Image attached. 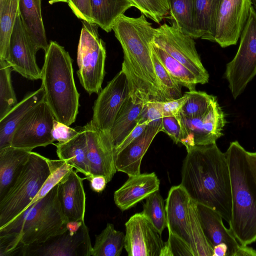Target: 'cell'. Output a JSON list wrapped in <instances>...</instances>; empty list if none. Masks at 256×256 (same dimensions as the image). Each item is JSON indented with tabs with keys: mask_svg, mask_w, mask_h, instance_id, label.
I'll return each mask as SVG.
<instances>
[{
	"mask_svg": "<svg viewBox=\"0 0 256 256\" xmlns=\"http://www.w3.org/2000/svg\"><path fill=\"white\" fill-rule=\"evenodd\" d=\"M180 184L196 202L218 213L228 224L232 218L231 182L226 153L216 142L186 150Z\"/></svg>",
	"mask_w": 256,
	"mask_h": 256,
	"instance_id": "6da1fadb",
	"label": "cell"
},
{
	"mask_svg": "<svg viewBox=\"0 0 256 256\" xmlns=\"http://www.w3.org/2000/svg\"><path fill=\"white\" fill-rule=\"evenodd\" d=\"M112 30L123 50L122 68L127 73L132 98L144 104L166 101L152 56L156 28L142 14L138 18L124 14L116 20Z\"/></svg>",
	"mask_w": 256,
	"mask_h": 256,
	"instance_id": "7a4b0ae2",
	"label": "cell"
},
{
	"mask_svg": "<svg viewBox=\"0 0 256 256\" xmlns=\"http://www.w3.org/2000/svg\"><path fill=\"white\" fill-rule=\"evenodd\" d=\"M58 186L0 228V256L12 254L22 246L44 244L67 230L68 220L59 201Z\"/></svg>",
	"mask_w": 256,
	"mask_h": 256,
	"instance_id": "3957f363",
	"label": "cell"
},
{
	"mask_svg": "<svg viewBox=\"0 0 256 256\" xmlns=\"http://www.w3.org/2000/svg\"><path fill=\"white\" fill-rule=\"evenodd\" d=\"M246 152L236 140L230 143L225 152L232 190L230 229L243 246L256 241V182L249 168Z\"/></svg>",
	"mask_w": 256,
	"mask_h": 256,
	"instance_id": "277c9868",
	"label": "cell"
},
{
	"mask_svg": "<svg viewBox=\"0 0 256 256\" xmlns=\"http://www.w3.org/2000/svg\"><path fill=\"white\" fill-rule=\"evenodd\" d=\"M41 80L44 100L55 119L70 126L78 112L80 94L74 80L72 60L56 42L50 41L45 52Z\"/></svg>",
	"mask_w": 256,
	"mask_h": 256,
	"instance_id": "5b68a950",
	"label": "cell"
},
{
	"mask_svg": "<svg viewBox=\"0 0 256 256\" xmlns=\"http://www.w3.org/2000/svg\"><path fill=\"white\" fill-rule=\"evenodd\" d=\"M50 173L47 158L31 152L19 176L0 200V228L12 220L31 204Z\"/></svg>",
	"mask_w": 256,
	"mask_h": 256,
	"instance_id": "8992f818",
	"label": "cell"
},
{
	"mask_svg": "<svg viewBox=\"0 0 256 256\" xmlns=\"http://www.w3.org/2000/svg\"><path fill=\"white\" fill-rule=\"evenodd\" d=\"M77 52L78 76L90 94H98L105 75L106 50L100 38L98 25L82 20Z\"/></svg>",
	"mask_w": 256,
	"mask_h": 256,
	"instance_id": "52a82bcc",
	"label": "cell"
},
{
	"mask_svg": "<svg viewBox=\"0 0 256 256\" xmlns=\"http://www.w3.org/2000/svg\"><path fill=\"white\" fill-rule=\"evenodd\" d=\"M256 75V12L252 6L240 35V44L234 58L227 64L225 76L236 99Z\"/></svg>",
	"mask_w": 256,
	"mask_h": 256,
	"instance_id": "ba28073f",
	"label": "cell"
},
{
	"mask_svg": "<svg viewBox=\"0 0 256 256\" xmlns=\"http://www.w3.org/2000/svg\"><path fill=\"white\" fill-rule=\"evenodd\" d=\"M152 43L191 71L198 84L208 82L209 74L196 51L194 38L174 25L164 24L156 28Z\"/></svg>",
	"mask_w": 256,
	"mask_h": 256,
	"instance_id": "9c48e42d",
	"label": "cell"
},
{
	"mask_svg": "<svg viewBox=\"0 0 256 256\" xmlns=\"http://www.w3.org/2000/svg\"><path fill=\"white\" fill-rule=\"evenodd\" d=\"M178 116L181 125L180 143L186 150L194 146L216 143L223 135L226 117L216 97L202 114L190 118Z\"/></svg>",
	"mask_w": 256,
	"mask_h": 256,
	"instance_id": "30bf717a",
	"label": "cell"
},
{
	"mask_svg": "<svg viewBox=\"0 0 256 256\" xmlns=\"http://www.w3.org/2000/svg\"><path fill=\"white\" fill-rule=\"evenodd\" d=\"M54 116L45 100L23 118L16 129L11 146L32 151L34 148L53 144L52 136Z\"/></svg>",
	"mask_w": 256,
	"mask_h": 256,
	"instance_id": "8fae6325",
	"label": "cell"
},
{
	"mask_svg": "<svg viewBox=\"0 0 256 256\" xmlns=\"http://www.w3.org/2000/svg\"><path fill=\"white\" fill-rule=\"evenodd\" d=\"M252 6L250 0H222L212 31L206 40L222 48L236 44Z\"/></svg>",
	"mask_w": 256,
	"mask_h": 256,
	"instance_id": "7c38bea8",
	"label": "cell"
},
{
	"mask_svg": "<svg viewBox=\"0 0 256 256\" xmlns=\"http://www.w3.org/2000/svg\"><path fill=\"white\" fill-rule=\"evenodd\" d=\"M130 94L126 72L122 68L98 94L91 122L98 128L109 131L122 104Z\"/></svg>",
	"mask_w": 256,
	"mask_h": 256,
	"instance_id": "4fadbf2b",
	"label": "cell"
},
{
	"mask_svg": "<svg viewBox=\"0 0 256 256\" xmlns=\"http://www.w3.org/2000/svg\"><path fill=\"white\" fill-rule=\"evenodd\" d=\"M36 52L18 12L10 35L5 60L13 70L25 78L30 80L41 79L42 69L36 63Z\"/></svg>",
	"mask_w": 256,
	"mask_h": 256,
	"instance_id": "5bb4252c",
	"label": "cell"
},
{
	"mask_svg": "<svg viewBox=\"0 0 256 256\" xmlns=\"http://www.w3.org/2000/svg\"><path fill=\"white\" fill-rule=\"evenodd\" d=\"M125 226L124 248L128 256H160L165 242L145 214H134Z\"/></svg>",
	"mask_w": 256,
	"mask_h": 256,
	"instance_id": "9a60e30c",
	"label": "cell"
},
{
	"mask_svg": "<svg viewBox=\"0 0 256 256\" xmlns=\"http://www.w3.org/2000/svg\"><path fill=\"white\" fill-rule=\"evenodd\" d=\"M83 127L86 137L87 158L90 175L103 176L108 182L117 171L114 146L110 132L100 130L91 120Z\"/></svg>",
	"mask_w": 256,
	"mask_h": 256,
	"instance_id": "2e32d148",
	"label": "cell"
},
{
	"mask_svg": "<svg viewBox=\"0 0 256 256\" xmlns=\"http://www.w3.org/2000/svg\"><path fill=\"white\" fill-rule=\"evenodd\" d=\"M200 222L206 238L213 248L220 244L228 246L226 256H256V250L242 245L231 231L226 228L221 216L213 209L196 202Z\"/></svg>",
	"mask_w": 256,
	"mask_h": 256,
	"instance_id": "e0dca14e",
	"label": "cell"
},
{
	"mask_svg": "<svg viewBox=\"0 0 256 256\" xmlns=\"http://www.w3.org/2000/svg\"><path fill=\"white\" fill-rule=\"evenodd\" d=\"M34 255L44 256H91L92 246L88 228L84 222L74 234L67 230L46 242L37 245Z\"/></svg>",
	"mask_w": 256,
	"mask_h": 256,
	"instance_id": "ac0fdd59",
	"label": "cell"
},
{
	"mask_svg": "<svg viewBox=\"0 0 256 256\" xmlns=\"http://www.w3.org/2000/svg\"><path fill=\"white\" fill-rule=\"evenodd\" d=\"M190 199L180 184L172 186L166 199V212L168 233L180 238L191 248L188 216Z\"/></svg>",
	"mask_w": 256,
	"mask_h": 256,
	"instance_id": "d6986e66",
	"label": "cell"
},
{
	"mask_svg": "<svg viewBox=\"0 0 256 256\" xmlns=\"http://www.w3.org/2000/svg\"><path fill=\"white\" fill-rule=\"evenodd\" d=\"M162 120L150 122L138 138L116 154L117 171L124 172L128 176L140 174L142 158L156 136L162 132Z\"/></svg>",
	"mask_w": 256,
	"mask_h": 256,
	"instance_id": "ffe728a7",
	"label": "cell"
},
{
	"mask_svg": "<svg viewBox=\"0 0 256 256\" xmlns=\"http://www.w3.org/2000/svg\"><path fill=\"white\" fill-rule=\"evenodd\" d=\"M160 184V181L154 172L130 176L114 192V203L121 210H127L159 190Z\"/></svg>",
	"mask_w": 256,
	"mask_h": 256,
	"instance_id": "44dd1931",
	"label": "cell"
},
{
	"mask_svg": "<svg viewBox=\"0 0 256 256\" xmlns=\"http://www.w3.org/2000/svg\"><path fill=\"white\" fill-rule=\"evenodd\" d=\"M74 170L58 184V196L68 221H84L86 212V194L83 181Z\"/></svg>",
	"mask_w": 256,
	"mask_h": 256,
	"instance_id": "7402d4cb",
	"label": "cell"
},
{
	"mask_svg": "<svg viewBox=\"0 0 256 256\" xmlns=\"http://www.w3.org/2000/svg\"><path fill=\"white\" fill-rule=\"evenodd\" d=\"M43 87L27 94L20 102L0 119V149L11 146L16 129L26 114L36 105L44 100Z\"/></svg>",
	"mask_w": 256,
	"mask_h": 256,
	"instance_id": "603a6c76",
	"label": "cell"
},
{
	"mask_svg": "<svg viewBox=\"0 0 256 256\" xmlns=\"http://www.w3.org/2000/svg\"><path fill=\"white\" fill-rule=\"evenodd\" d=\"M31 152L12 146L0 149V200L19 176Z\"/></svg>",
	"mask_w": 256,
	"mask_h": 256,
	"instance_id": "cb8c5ba5",
	"label": "cell"
},
{
	"mask_svg": "<svg viewBox=\"0 0 256 256\" xmlns=\"http://www.w3.org/2000/svg\"><path fill=\"white\" fill-rule=\"evenodd\" d=\"M18 12L36 50L46 52L49 44L42 22L41 0H19Z\"/></svg>",
	"mask_w": 256,
	"mask_h": 256,
	"instance_id": "d4e9b609",
	"label": "cell"
},
{
	"mask_svg": "<svg viewBox=\"0 0 256 256\" xmlns=\"http://www.w3.org/2000/svg\"><path fill=\"white\" fill-rule=\"evenodd\" d=\"M59 159L64 160L84 174L86 179L90 176L87 158V142L84 127L69 140L54 144Z\"/></svg>",
	"mask_w": 256,
	"mask_h": 256,
	"instance_id": "484cf974",
	"label": "cell"
},
{
	"mask_svg": "<svg viewBox=\"0 0 256 256\" xmlns=\"http://www.w3.org/2000/svg\"><path fill=\"white\" fill-rule=\"evenodd\" d=\"M145 104L134 100L130 94L120 109L109 130L114 148L138 124V120Z\"/></svg>",
	"mask_w": 256,
	"mask_h": 256,
	"instance_id": "4316f807",
	"label": "cell"
},
{
	"mask_svg": "<svg viewBox=\"0 0 256 256\" xmlns=\"http://www.w3.org/2000/svg\"><path fill=\"white\" fill-rule=\"evenodd\" d=\"M92 18L106 32L112 30L116 20L132 6L131 0H90Z\"/></svg>",
	"mask_w": 256,
	"mask_h": 256,
	"instance_id": "83f0119b",
	"label": "cell"
},
{
	"mask_svg": "<svg viewBox=\"0 0 256 256\" xmlns=\"http://www.w3.org/2000/svg\"><path fill=\"white\" fill-rule=\"evenodd\" d=\"M125 235L108 223L100 234L96 236L91 256H120L124 248Z\"/></svg>",
	"mask_w": 256,
	"mask_h": 256,
	"instance_id": "f1b7e54d",
	"label": "cell"
},
{
	"mask_svg": "<svg viewBox=\"0 0 256 256\" xmlns=\"http://www.w3.org/2000/svg\"><path fill=\"white\" fill-rule=\"evenodd\" d=\"M222 0H194V28L197 38L206 40L213 28Z\"/></svg>",
	"mask_w": 256,
	"mask_h": 256,
	"instance_id": "f546056e",
	"label": "cell"
},
{
	"mask_svg": "<svg viewBox=\"0 0 256 256\" xmlns=\"http://www.w3.org/2000/svg\"><path fill=\"white\" fill-rule=\"evenodd\" d=\"M172 25L185 34L197 38L194 28V0H169Z\"/></svg>",
	"mask_w": 256,
	"mask_h": 256,
	"instance_id": "4dcf8cb0",
	"label": "cell"
},
{
	"mask_svg": "<svg viewBox=\"0 0 256 256\" xmlns=\"http://www.w3.org/2000/svg\"><path fill=\"white\" fill-rule=\"evenodd\" d=\"M152 47L160 61L178 84L190 91L196 90L198 82L191 71L153 43Z\"/></svg>",
	"mask_w": 256,
	"mask_h": 256,
	"instance_id": "1f68e13d",
	"label": "cell"
},
{
	"mask_svg": "<svg viewBox=\"0 0 256 256\" xmlns=\"http://www.w3.org/2000/svg\"><path fill=\"white\" fill-rule=\"evenodd\" d=\"M188 216L191 248L194 256H212L213 249L208 244L202 228L196 202L192 198L189 205Z\"/></svg>",
	"mask_w": 256,
	"mask_h": 256,
	"instance_id": "d6a6232c",
	"label": "cell"
},
{
	"mask_svg": "<svg viewBox=\"0 0 256 256\" xmlns=\"http://www.w3.org/2000/svg\"><path fill=\"white\" fill-rule=\"evenodd\" d=\"M19 0H7L0 9V60H5L10 39L18 12Z\"/></svg>",
	"mask_w": 256,
	"mask_h": 256,
	"instance_id": "836d02e7",
	"label": "cell"
},
{
	"mask_svg": "<svg viewBox=\"0 0 256 256\" xmlns=\"http://www.w3.org/2000/svg\"><path fill=\"white\" fill-rule=\"evenodd\" d=\"M12 70L5 60H0V119L18 104L12 82Z\"/></svg>",
	"mask_w": 256,
	"mask_h": 256,
	"instance_id": "e575fe53",
	"label": "cell"
},
{
	"mask_svg": "<svg viewBox=\"0 0 256 256\" xmlns=\"http://www.w3.org/2000/svg\"><path fill=\"white\" fill-rule=\"evenodd\" d=\"M152 222L154 226L162 235L167 227V220L164 200L158 190L146 198L142 212Z\"/></svg>",
	"mask_w": 256,
	"mask_h": 256,
	"instance_id": "d590c367",
	"label": "cell"
},
{
	"mask_svg": "<svg viewBox=\"0 0 256 256\" xmlns=\"http://www.w3.org/2000/svg\"><path fill=\"white\" fill-rule=\"evenodd\" d=\"M50 173L36 196L31 204L44 198L52 189L66 178L74 168L62 160H50L47 158Z\"/></svg>",
	"mask_w": 256,
	"mask_h": 256,
	"instance_id": "8d00e7d4",
	"label": "cell"
},
{
	"mask_svg": "<svg viewBox=\"0 0 256 256\" xmlns=\"http://www.w3.org/2000/svg\"><path fill=\"white\" fill-rule=\"evenodd\" d=\"M155 72L166 101L182 96L181 86L172 77L160 61L152 47Z\"/></svg>",
	"mask_w": 256,
	"mask_h": 256,
	"instance_id": "74e56055",
	"label": "cell"
},
{
	"mask_svg": "<svg viewBox=\"0 0 256 256\" xmlns=\"http://www.w3.org/2000/svg\"><path fill=\"white\" fill-rule=\"evenodd\" d=\"M188 98L180 114L186 118H194L204 114L216 96L196 90L186 92Z\"/></svg>",
	"mask_w": 256,
	"mask_h": 256,
	"instance_id": "f35d334b",
	"label": "cell"
},
{
	"mask_svg": "<svg viewBox=\"0 0 256 256\" xmlns=\"http://www.w3.org/2000/svg\"><path fill=\"white\" fill-rule=\"evenodd\" d=\"M141 13L160 24L170 14L169 0H131Z\"/></svg>",
	"mask_w": 256,
	"mask_h": 256,
	"instance_id": "ab89813d",
	"label": "cell"
},
{
	"mask_svg": "<svg viewBox=\"0 0 256 256\" xmlns=\"http://www.w3.org/2000/svg\"><path fill=\"white\" fill-rule=\"evenodd\" d=\"M194 256L190 246L184 241L172 234L168 233L167 242L162 249L160 256Z\"/></svg>",
	"mask_w": 256,
	"mask_h": 256,
	"instance_id": "60d3db41",
	"label": "cell"
},
{
	"mask_svg": "<svg viewBox=\"0 0 256 256\" xmlns=\"http://www.w3.org/2000/svg\"><path fill=\"white\" fill-rule=\"evenodd\" d=\"M162 112L160 102L150 101L145 104L138 118V124L146 123L148 124L152 121L162 120Z\"/></svg>",
	"mask_w": 256,
	"mask_h": 256,
	"instance_id": "b9f144b4",
	"label": "cell"
},
{
	"mask_svg": "<svg viewBox=\"0 0 256 256\" xmlns=\"http://www.w3.org/2000/svg\"><path fill=\"white\" fill-rule=\"evenodd\" d=\"M177 144L180 142L181 125L178 116H166L162 118V130Z\"/></svg>",
	"mask_w": 256,
	"mask_h": 256,
	"instance_id": "7bdbcfd3",
	"label": "cell"
},
{
	"mask_svg": "<svg viewBox=\"0 0 256 256\" xmlns=\"http://www.w3.org/2000/svg\"><path fill=\"white\" fill-rule=\"evenodd\" d=\"M68 4L79 19L93 24L92 18L90 0H67Z\"/></svg>",
	"mask_w": 256,
	"mask_h": 256,
	"instance_id": "ee69618b",
	"label": "cell"
},
{
	"mask_svg": "<svg viewBox=\"0 0 256 256\" xmlns=\"http://www.w3.org/2000/svg\"><path fill=\"white\" fill-rule=\"evenodd\" d=\"M78 132V130H77L70 128L69 126L55 119L52 131V136L54 142L58 141L59 142H62L69 140L76 136Z\"/></svg>",
	"mask_w": 256,
	"mask_h": 256,
	"instance_id": "f6af8a7d",
	"label": "cell"
},
{
	"mask_svg": "<svg viewBox=\"0 0 256 256\" xmlns=\"http://www.w3.org/2000/svg\"><path fill=\"white\" fill-rule=\"evenodd\" d=\"M188 98L185 92L182 97L164 102H160L163 117L166 116H178Z\"/></svg>",
	"mask_w": 256,
	"mask_h": 256,
	"instance_id": "bcb514c9",
	"label": "cell"
},
{
	"mask_svg": "<svg viewBox=\"0 0 256 256\" xmlns=\"http://www.w3.org/2000/svg\"><path fill=\"white\" fill-rule=\"evenodd\" d=\"M148 124H138L122 142L114 148L115 156L138 138L145 130Z\"/></svg>",
	"mask_w": 256,
	"mask_h": 256,
	"instance_id": "7dc6e473",
	"label": "cell"
},
{
	"mask_svg": "<svg viewBox=\"0 0 256 256\" xmlns=\"http://www.w3.org/2000/svg\"><path fill=\"white\" fill-rule=\"evenodd\" d=\"M87 180L90 181L91 189L98 193L102 192L108 183L106 178L102 175L91 176Z\"/></svg>",
	"mask_w": 256,
	"mask_h": 256,
	"instance_id": "c3c4849f",
	"label": "cell"
},
{
	"mask_svg": "<svg viewBox=\"0 0 256 256\" xmlns=\"http://www.w3.org/2000/svg\"><path fill=\"white\" fill-rule=\"evenodd\" d=\"M246 158L250 169L256 182V152H246Z\"/></svg>",
	"mask_w": 256,
	"mask_h": 256,
	"instance_id": "681fc988",
	"label": "cell"
},
{
	"mask_svg": "<svg viewBox=\"0 0 256 256\" xmlns=\"http://www.w3.org/2000/svg\"><path fill=\"white\" fill-rule=\"evenodd\" d=\"M84 222V221L72 220L68 221L67 225V230L71 234H74L77 232Z\"/></svg>",
	"mask_w": 256,
	"mask_h": 256,
	"instance_id": "f907efd6",
	"label": "cell"
},
{
	"mask_svg": "<svg viewBox=\"0 0 256 256\" xmlns=\"http://www.w3.org/2000/svg\"><path fill=\"white\" fill-rule=\"evenodd\" d=\"M228 246L224 244H220L213 248L212 256H226Z\"/></svg>",
	"mask_w": 256,
	"mask_h": 256,
	"instance_id": "816d5d0a",
	"label": "cell"
},
{
	"mask_svg": "<svg viewBox=\"0 0 256 256\" xmlns=\"http://www.w3.org/2000/svg\"><path fill=\"white\" fill-rule=\"evenodd\" d=\"M58 2H68L67 0H49L48 2L50 4H52L54 3Z\"/></svg>",
	"mask_w": 256,
	"mask_h": 256,
	"instance_id": "f5cc1de1",
	"label": "cell"
},
{
	"mask_svg": "<svg viewBox=\"0 0 256 256\" xmlns=\"http://www.w3.org/2000/svg\"><path fill=\"white\" fill-rule=\"evenodd\" d=\"M7 0H0V9H2L5 5Z\"/></svg>",
	"mask_w": 256,
	"mask_h": 256,
	"instance_id": "db71d44e",
	"label": "cell"
},
{
	"mask_svg": "<svg viewBox=\"0 0 256 256\" xmlns=\"http://www.w3.org/2000/svg\"><path fill=\"white\" fill-rule=\"evenodd\" d=\"M252 6L254 10H256V0H250Z\"/></svg>",
	"mask_w": 256,
	"mask_h": 256,
	"instance_id": "11a10c76",
	"label": "cell"
}]
</instances>
